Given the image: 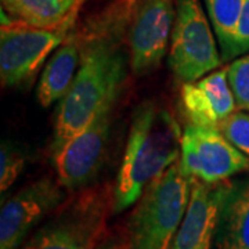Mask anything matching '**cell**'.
Segmentation results:
<instances>
[{
	"instance_id": "1",
	"label": "cell",
	"mask_w": 249,
	"mask_h": 249,
	"mask_svg": "<svg viewBox=\"0 0 249 249\" xmlns=\"http://www.w3.org/2000/svg\"><path fill=\"white\" fill-rule=\"evenodd\" d=\"M136 0H109L73 27L80 67L58 103L50 150L55 157L96 115L108 98L119 96L130 68L129 27Z\"/></svg>"
},
{
	"instance_id": "2",
	"label": "cell",
	"mask_w": 249,
	"mask_h": 249,
	"mask_svg": "<svg viewBox=\"0 0 249 249\" xmlns=\"http://www.w3.org/2000/svg\"><path fill=\"white\" fill-rule=\"evenodd\" d=\"M183 132L166 108L145 100L136 108L114 184L112 214L134 205L145 188L180 160Z\"/></svg>"
},
{
	"instance_id": "3",
	"label": "cell",
	"mask_w": 249,
	"mask_h": 249,
	"mask_svg": "<svg viewBox=\"0 0 249 249\" xmlns=\"http://www.w3.org/2000/svg\"><path fill=\"white\" fill-rule=\"evenodd\" d=\"M112 204L109 184L73 193L19 249H96L107 235Z\"/></svg>"
},
{
	"instance_id": "4",
	"label": "cell",
	"mask_w": 249,
	"mask_h": 249,
	"mask_svg": "<svg viewBox=\"0 0 249 249\" xmlns=\"http://www.w3.org/2000/svg\"><path fill=\"white\" fill-rule=\"evenodd\" d=\"M194 178L176 162L145 188L130 214L132 249H169L190 204Z\"/></svg>"
},
{
	"instance_id": "5",
	"label": "cell",
	"mask_w": 249,
	"mask_h": 249,
	"mask_svg": "<svg viewBox=\"0 0 249 249\" xmlns=\"http://www.w3.org/2000/svg\"><path fill=\"white\" fill-rule=\"evenodd\" d=\"M70 28H39L16 21L1 10L0 79L3 88L29 85L50 54L71 34Z\"/></svg>"
},
{
	"instance_id": "6",
	"label": "cell",
	"mask_w": 249,
	"mask_h": 249,
	"mask_svg": "<svg viewBox=\"0 0 249 249\" xmlns=\"http://www.w3.org/2000/svg\"><path fill=\"white\" fill-rule=\"evenodd\" d=\"M222 62L214 31L201 0H176V17L170 37V71L183 83L213 72Z\"/></svg>"
},
{
	"instance_id": "7",
	"label": "cell",
	"mask_w": 249,
	"mask_h": 249,
	"mask_svg": "<svg viewBox=\"0 0 249 249\" xmlns=\"http://www.w3.org/2000/svg\"><path fill=\"white\" fill-rule=\"evenodd\" d=\"M116 100L118 96L108 98L89 124L53 157L57 180L67 193L73 194L91 186L103 168L107 158Z\"/></svg>"
},
{
	"instance_id": "8",
	"label": "cell",
	"mask_w": 249,
	"mask_h": 249,
	"mask_svg": "<svg viewBox=\"0 0 249 249\" xmlns=\"http://www.w3.org/2000/svg\"><path fill=\"white\" fill-rule=\"evenodd\" d=\"M180 166L190 178L208 184L224 183L249 170V157L235 148L219 127L187 124L181 137Z\"/></svg>"
},
{
	"instance_id": "9",
	"label": "cell",
	"mask_w": 249,
	"mask_h": 249,
	"mask_svg": "<svg viewBox=\"0 0 249 249\" xmlns=\"http://www.w3.org/2000/svg\"><path fill=\"white\" fill-rule=\"evenodd\" d=\"M67 191L57 178H39L22 187L1 205L0 249H19L43 219L67 201Z\"/></svg>"
},
{
	"instance_id": "10",
	"label": "cell",
	"mask_w": 249,
	"mask_h": 249,
	"mask_svg": "<svg viewBox=\"0 0 249 249\" xmlns=\"http://www.w3.org/2000/svg\"><path fill=\"white\" fill-rule=\"evenodd\" d=\"M176 17V0H136L130 27V71L136 76L154 72L168 52Z\"/></svg>"
},
{
	"instance_id": "11",
	"label": "cell",
	"mask_w": 249,
	"mask_h": 249,
	"mask_svg": "<svg viewBox=\"0 0 249 249\" xmlns=\"http://www.w3.org/2000/svg\"><path fill=\"white\" fill-rule=\"evenodd\" d=\"M226 183L208 184L194 178L186 216L169 249H213Z\"/></svg>"
},
{
	"instance_id": "12",
	"label": "cell",
	"mask_w": 249,
	"mask_h": 249,
	"mask_svg": "<svg viewBox=\"0 0 249 249\" xmlns=\"http://www.w3.org/2000/svg\"><path fill=\"white\" fill-rule=\"evenodd\" d=\"M214 249H249V176L226 183Z\"/></svg>"
},
{
	"instance_id": "13",
	"label": "cell",
	"mask_w": 249,
	"mask_h": 249,
	"mask_svg": "<svg viewBox=\"0 0 249 249\" xmlns=\"http://www.w3.org/2000/svg\"><path fill=\"white\" fill-rule=\"evenodd\" d=\"M80 47L73 29L67 39L58 46L49 61L37 85L36 97L43 108L61 101L71 89L80 67Z\"/></svg>"
},
{
	"instance_id": "14",
	"label": "cell",
	"mask_w": 249,
	"mask_h": 249,
	"mask_svg": "<svg viewBox=\"0 0 249 249\" xmlns=\"http://www.w3.org/2000/svg\"><path fill=\"white\" fill-rule=\"evenodd\" d=\"M86 0H1V10L16 21L39 28L75 27Z\"/></svg>"
},
{
	"instance_id": "15",
	"label": "cell",
	"mask_w": 249,
	"mask_h": 249,
	"mask_svg": "<svg viewBox=\"0 0 249 249\" xmlns=\"http://www.w3.org/2000/svg\"><path fill=\"white\" fill-rule=\"evenodd\" d=\"M223 61L234 60V40L244 0H205Z\"/></svg>"
},
{
	"instance_id": "16",
	"label": "cell",
	"mask_w": 249,
	"mask_h": 249,
	"mask_svg": "<svg viewBox=\"0 0 249 249\" xmlns=\"http://www.w3.org/2000/svg\"><path fill=\"white\" fill-rule=\"evenodd\" d=\"M180 103L188 124L217 127L219 118L216 115V111L208 94L198 83H183L180 90Z\"/></svg>"
},
{
	"instance_id": "17",
	"label": "cell",
	"mask_w": 249,
	"mask_h": 249,
	"mask_svg": "<svg viewBox=\"0 0 249 249\" xmlns=\"http://www.w3.org/2000/svg\"><path fill=\"white\" fill-rule=\"evenodd\" d=\"M196 83L208 94L216 111V115L219 118V122L235 111L237 103L227 79V68L205 75Z\"/></svg>"
},
{
	"instance_id": "18",
	"label": "cell",
	"mask_w": 249,
	"mask_h": 249,
	"mask_svg": "<svg viewBox=\"0 0 249 249\" xmlns=\"http://www.w3.org/2000/svg\"><path fill=\"white\" fill-rule=\"evenodd\" d=\"M25 166V155L11 142H1L0 148V190L6 193L14 184Z\"/></svg>"
},
{
	"instance_id": "19",
	"label": "cell",
	"mask_w": 249,
	"mask_h": 249,
	"mask_svg": "<svg viewBox=\"0 0 249 249\" xmlns=\"http://www.w3.org/2000/svg\"><path fill=\"white\" fill-rule=\"evenodd\" d=\"M227 79L237 107L249 112V54H245L227 67Z\"/></svg>"
},
{
	"instance_id": "20",
	"label": "cell",
	"mask_w": 249,
	"mask_h": 249,
	"mask_svg": "<svg viewBox=\"0 0 249 249\" xmlns=\"http://www.w3.org/2000/svg\"><path fill=\"white\" fill-rule=\"evenodd\" d=\"M222 134L235 148L249 157V115L234 111L217 124Z\"/></svg>"
},
{
	"instance_id": "21",
	"label": "cell",
	"mask_w": 249,
	"mask_h": 249,
	"mask_svg": "<svg viewBox=\"0 0 249 249\" xmlns=\"http://www.w3.org/2000/svg\"><path fill=\"white\" fill-rule=\"evenodd\" d=\"M249 53V0H244L240 22L234 40V58Z\"/></svg>"
},
{
	"instance_id": "22",
	"label": "cell",
	"mask_w": 249,
	"mask_h": 249,
	"mask_svg": "<svg viewBox=\"0 0 249 249\" xmlns=\"http://www.w3.org/2000/svg\"><path fill=\"white\" fill-rule=\"evenodd\" d=\"M96 249H132L127 234H107Z\"/></svg>"
}]
</instances>
